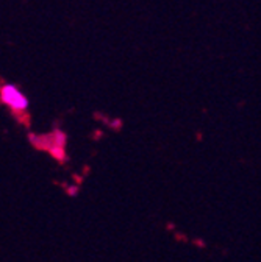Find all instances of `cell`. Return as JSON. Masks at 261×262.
<instances>
[{"mask_svg": "<svg viewBox=\"0 0 261 262\" xmlns=\"http://www.w3.org/2000/svg\"><path fill=\"white\" fill-rule=\"evenodd\" d=\"M2 102L16 114H25L28 111V98L14 84L2 86Z\"/></svg>", "mask_w": 261, "mask_h": 262, "instance_id": "6da1fadb", "label": "cell"}]
</instances>
